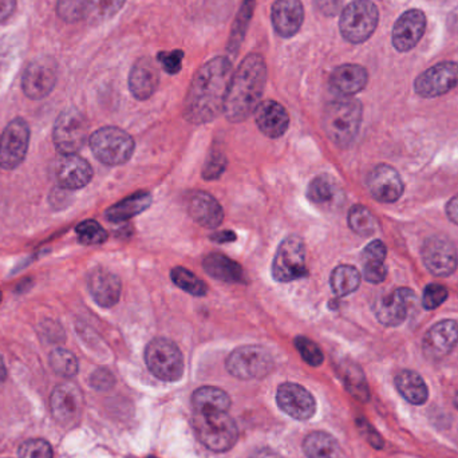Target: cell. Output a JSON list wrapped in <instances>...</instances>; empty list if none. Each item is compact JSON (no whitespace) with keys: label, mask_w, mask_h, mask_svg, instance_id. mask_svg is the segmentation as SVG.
Segmentation results:
<instances>
[{"label":"cell","mask_w":458,"mask_h":458,"mask_svg":"<svg viewBox=\"0 0 458 458\" xmlns=\"http://www.w3.org/2000/svg\"><path fill=\"white\" fill-rule=\"evenodd\" d=\"M232 75L231 61L225 57L211 59L196 72L184 104V117L190 124H208L224 113Z\"/></svg>","instance_id":"1"},{"label":"cell","mask_w":458,"mask_h":458,"mask_svg":"<svg viewBox=\"0 0 458 458\" xmlns=\"http://www.w3.org/2000/svg\"><path fill=\"white\" fill-rule=\"evenodd\" d=\"M267 82V65L260 54H250L243 59L232 75L225 98L224 114L228 121L239 124L255 113L260 104Z\"/></svg>","instance_id":"2"},{"label":"cell","mask_w":458,"mask_h":458,"mask_svg":"<svg viewBox=\"0 0 458 458\" xmlns=\"http://www.w3.org/2000/svg\"><path fill=\"white\" fill-rule=\"evenodd\" d=\"M362 114V104L358 99L342 98L330 102L324 107L322 120L324 133L335 145L347 148L360 133Z\"/></svg>","instance_id":"3"},{"label":"cell","mask_w":458,"mask_h":458,"mask_svg":"<svg viewBox=\"0 0 458 458\" xmlns=\"http://www.w3.org/2000/svg\"><path fill=\"white\" fill-rule=\"evenodd\" d=\"M193 425L201 444L213 452H228L239 439L237 423L228 412H195Z\"/></svg>","instance_id":"4"},{"label":"cell","mask_w":458,"mask_h":458,"mask_svg":"<svg viewBox=\"0 0 458 458\" xmlns=\"http://www.w3.org/2000/svg\"><path fill=\"white\" fill-rule=\"evenodd\" d=\"M90 148L96 159L109 167L127 164L135 153V140L116 127H105L91 135Z\"/></svg>","instance_id":"5"},{"label":"cell","mask_w":458,"mask_h":458,"mask_svg":"<svg viewBox=\"0 0 458 458\" xmlns=\"http://www.w3.org/2000/svg\"><path fill=\"white\" fill-rule=\"evenodd\" d=\"M145 362L151 373L165 382H176L184 374L185 363L176 343L156 338L145 349Z\"/></svg>","instance_id":"6"},{"label":"cell","mask_w":458,"mask_h":458,"mask_svg":"<svg viewBox=\"0 0 458 458\" xmlns=\"http://www.w3.org/2000/svg\"><path fill=\"white\" fill-rule=\"evenodd\" d=\"M378 19V9L371 0H354L340 15V34L350 43H363L373 35Z\"/></svg>","instance_id":"7"},{"label":"cell","mask_w":458,"mask_h":458,"mask_svg":"<svg viewBox=\"0 0 458 458\" xmlns=\"http://www.w3.org/2000/svg\"><path fill=\"white\" fill-rule=\"evenodd\" d=\"M272 277L279 283L295 282L307 276L306 245L298 235L285 237L272 261Z\"/></svg>","instance_id":"8"},{"label":"cell","mask_w":458,"mask_h":458,"mask_svg":"<svg viewBox=\"0 0 458 458\" xmlns=\"http://www.w3.org/2000/svg\"><path fill=\"white\" fill-rule=\"evenodd\" d=\"M274 366L271 353L255 345L237 347L227 360L229 374L245 381L266 378L274 370Z\"/></svg>","instance_id":"9"},{"label":"cell","mask_w":458,"mask_h":458,"mask_svg":"<svg viewBox=\"0 0 458 458\" xmlns=\"http://www.w3.org/2000/svg\"><path fill=\"white\" fill-rule=\"evenodd\" d=\"M88 122L77 109H67L59 114L52 129V141L62 156L77 154L88 138Z\"/></svg>","instance_id":"10"},{"label":"cell","mask_w":458,"mask_h":458,"mask_svg":"<svg viewBox=\"0 0 458 458\" xmlns=\"http://www.w3.org/2000/svg\"><path fill=\"white\" fill-rule=\"evenodd\" d=\"M30 144V128L22 119H15L7 125L0 137V167L12 170L25 161Z\"/></svg>","instance_id":"11"},{"label":"cell","mask_w":458,"mask_h":458,"mask_svg":"<svg viewBox=\"0 0 458 458\" xmlns=\"http://www.w3.org/2000/svg\"><path fill=\"white\" fill-rule=\"evenodd\" d=\"M57 64L50 57L34 59L25 70L22 89L31 99L46 98L57 83Z\"/></svg>","instance_id":"12"},{"label":"cell","mask_w":458,"mask_h":458,"mask_svg":"<svg viewBox=\"0 0 458 458\" xmlns=\"http://www.w3.org/2000/svg\"><path fill=\"white\" fill-rule=\"evenodd\" d=\"M458 85V64L442 62L423 72L415 80V89L423 98L444 96Z\"/></svg>","instance_id":"13"},{"label":"cell","mask_w":458,"mask_h":458,"mask_svg":"<svg viewBox=\"0 0 458 458\" xmlns=\"http://www.w3.org/2000/svg\"><path fill=\"white\" fill-rule=\"evenodd\" d=\"M423 260L434 276H449L457 269V250L450 240L431 237L423 243Z\"/></svg>","instance_id":"14"},{"label":"cell","mask_w":458,"mask_h":458,"mask_svg":"<svg viewBox=\"0 0 458 458\" xmlns=\"http://www.w3.org/2000/svg\"><path fill=\"white\" fill-rule=\"evenodd\" d=\"M280 409L298 421H307L315 415L316 402L313 394L305 387L292 382L280 384L276 392Z\"/></svg>","instance_id":"15"},{"label":"cell","mask_w":458,"mask_h":458,"mask_svg":"<svg viewBox=\"0 0 458 458\" xmlns=\"http://www.w3.org/2000/svg\"><path fill=\"white\" fill-rule=\"evenodd\" d=\"M83 404L82 392L73 384H58L50 398L52 417L65 426L73 425L81 417Z\"/></svg>","instance_id":"16"},{"label":"cell","mask_w":458,"mask_h":458,"mask_svg":"<svg viewBox=\"0 0 458 458\" xmlns=\"http://www.w3.org/2000/svg\"><path fill=\"white\" fill-rule=\"evenodd\" d=\"M415 302V291L402 287L386 297L378 298L374 305V313L384 326H400L407 321L408 314Z\"/></svg>","instance_id":"17"},{"label":"cell","mask_w":458,"mask_h":458,"mask_svg":"<svg viewBox=\"0 0 458 458\" xmlns=\"http://www.w3.org/2000/svg\"><path fill=\"white\" fill-rule=\"evenodd\" d=\"M368 190L379 203L392 204L404 195V182L400 174L390 165L381 164L368 176Z\"/></svg>","instance_id":"18"},{"label":"cell","mask_w":458,"mask_h":458,"mask_svg":"<svg viewBox=\"0 0 458 458\" xmlns=\"http://www.w3.org/2000/svg\"><path fill=\"white\" fill-rule=\"evenodd\" d=\"M458 343V323L454 321L439 322L423 338V354L429 360L439 361L449 355Z\"/></svg>","instance_id":"19"},{"label":"cell","mask_w":458,"mask_h":458,"mask_svg":"<svg viewBox=\"0 0 458 458\" xmlns=\"http://www.w3.org/2000/svg\"><path fill=\"white\" fill-rule=\"evenodd\" d=\"M426 28V17L421 10H409L392 28V46L400 52H407L415 47L423 38Z\"/></svg>","instance_id":"20"},{"label":"cell","mask_w":458,"mask_h":458,"mask_svg":"<svg viewBox=\"0 0 458 458\" xmlns=\"http://www.w3.org/2000/svg\"><path fill=\"white\" fill-rule=\"evenodd\" d=\"M93 179V167L78 154H66L57 165V180L59 187L67 190L85 188Z\"/></svg>","instance_id":"21"},{"label":"cell","mask_w":458,"mask_h":458,"mask_svg":"<svg viewBox=\"0 0 458 458\" xmlns=\"http://www.w3.org/2000/svg\"><path fill=\"white\" fill-rule=\"evenodd\" d=\"M187 211L198 224L206 229H216L224 220V211L219 201L204 190H195L188 195Z\"/></svg>","instance_id":"22"},{"label":"cell","mask_w":458,"mask_h":458,"mask_svg":"<svg viewBox=\"0 0 458 458\" xmlns=\"http://www.w3.org/2000/svg\"><path fill=\"white\" fill-rule=\"evenodd\" d=\"M88 287L97 305L104 308L114 307L121 298V280L109 269L96 268L91 271Z\"/></svg>","instance_id":"23"},{"label":"cell","mask_w":458,"mask_h":458,"mask_svg":"<svg viewBox=\"0 0 458 458\" xmlns=\"http://www.w3.org/2000/svg\"><path fill=\"white\" fill-rule=\"evenodd\" d=\"M272 25L283 38H291L302 27L305 9L300 0H276L272 4Z\"/></svg>","instance_id":"24"},{"label":"cell","mask_w":458,"mask_h":458,"mask_svg":"<svg viewBox=\"0 0 458 458\" xmlns=\"http://www.w3.org/2000/svg\"><path fill=\"white\" fill-rule=\"evenodd\" d=\"M255 121L260 132L269 138H279L290 127V116L285 107L279 102H261L255 110Z\"/></svg>","instance_id":"25"},{"label":"cell","mask_w":458,"mask_h":458,"mask_svg":"<svg viewBox=\"0 0 458 458\" xmlns=\"http://www.w3.org/2000/svg\"><path fill=\"white\" fill-rule=\"evenodd\" d=\"M159 73L153 59L143 57L133 65L129 75V89L138 101L151 98L159 88Z\"/></svg>","instance_id":"26"},{"label":"cell","mask_w":458,"mask_h":458,"mask_svg":"<svg viewBox=\"0 0 458 458\" xmlns=\"http://www.w3.org/2000/svg\"><path fill=\"white\" fill-rule=\"evenodd\" d=\"M368 70L360 65H342L337 67L330 78L331 88L343 97L354 96L368 85Z\"/></svg>","instance_id":"27"},{"label":"cell","mask_w":458,"mask_h":458,"mask_svg":"<svg viewBox=\"0 0 458 458\" xmlns=\"http://www.w3.org/2000/svg\"><path fill=\"white\" fill-rule=\"evenodd\" d=\"M204 269L209 276L224 283H247L245 269L237 261L221 255L211 253L203 261Z\"/></svg>","instance_id":"28"},{"label":"cell","mask_w":458,"mask_h":458,"mask_svg":"<svg viewBox=\"0 0 458 458\" xmlns=\"http://www.w3.org/2000/svg\"><path fill=\"white\" fill-rule=\"evenodd\" d=\"M386 245L381 240H374L366 245L362 252L363 277L369 283L379 284L387 276V268L384 266L386 260Z\"/></svg>","instance_id":"29"},{"label":"cell","mask_w":458,"mask_h":458,"mask_svg":"<svg viewBox=\"0 0 458 458\" xmlns=\"http://www.w3.org/2000/svg\"><path fill=\"white\" fill-rule=\"evenodd\" d=\"M395 387L409 404L421 407L429 398V389L420 374L413 370H402L395 376Z\"/></svg>","instance_id":"30"},{"label":"cell","mask_w":458,"mask_h":458,"mask_svg":"<svg viewBox=\"0 0 458 458\" xmlns=\"http://www.w3.org/2000/svg\"><path fill=\"white\" fill-rule=\"evenodd\" d=\"M151 203H153V198H151V193L137 192L120 201L116 206H110L105 212V216L112 222L127 221V220L143 213L151 206Z\"/></svg>","instance_id":"31"},{"label":"cell","mask_w":458,"mask_h":458,"mask_svg":"<svg viewBox=\"0 0 458 458\" xmlns=\"http://www.w3.org/2000/svg\"><path fill=\"white\" fill-rule=\"evenodd\" d=\"M192 404L195 412H209V410L228 412L231 408V398L219 387L204 386L196 390L192 397Z\"/></svg>","instance_id":"32"},{"label":"cell","mask_w":458,"mask_h":458,"mask_svg":"<svg viewBox=\"0 0 458 458\" xmlns=\"http://www.w3.org/2000/svg\"><path fill=\"white\" fill-rule=\"evenodd\" d=\"M330 285H331L332 292L338 298L347 297L357 291L361 285V274L355 267L349 264H342L338 266L332 271L330 277Z\"/></svg>","instance_id":"33"},{"label":"cell","mask_w":458,"mask_h":458,"mask_svg":"<svg viewBox=\"0 0 458 458\" xmlns=\"http://www.w3.org/2000/svg\"><path fill=\"white\" fill-rule=\"evenodd\" d=\"M256 0H243L242 7L237 12V19L232 26L231 36L228 41V52L237 55L245 41V34L250 27L251 19H252L253 12H255Z\"/></svg>","instance_id":"34"},{"label":"cell","mask_w":458,"mask_h":458,"mask_svg":"<svg viewBox=\"0 0 458 458\" xmlns=\"http://www.w3.org/2000/svg\"><path fill=\"white\" fill-rule=\"evenodd\" d=\"M127 0H85V19L101 25L119 14Z\"/></svg>","instance_id":"35"},{"label":"cell","mask_w":458,"mask_h":458,"mask_svg":"<svg viewBox=\"0 0 458 458\" xmlns=\"http://www.w3.org/2000/svg\"><path fill=\"white\" fill-rule=\"evenodd\" d=\"M303 450L307 458H334L338 444L331 434L314 431L303 442Z\"/></svg>","instance_id":"36"},{"label":"cell","mask_w":458,"mask_h":458,"mask_svg":"<svg viewBox=\"0 0 458 458\" xmlns=\"http://www.w3.org/2000/svg\"><path fill=\"white\" fill-rule=\"evenodd\" d=\"M349 225L353 232L363 237H371L378 229L376 216L365 206H354L350 209Z\"/></svg>","instance_id":"37"},{"label":"cell","mask_w":458,"mask_h":458,"mask_svg":"<svg viewBox=\"0 0 458 458\" xmlns=\"http://www.w3.org/2000/svg\"><path fill=\"white\" fill-rule=\"evenodd\" d=\"M170 277L179 289L193 295V297H206V292H208L206 283L184 267H176V268L172 269Z\"/></svg>","instance_id":"38"},{"label":"cell","mask_w":458,"mask_h":458,"mask_svg":"<svg viewBox=\"0 0 458 458\" xmlns=\"http://www.w3.org/2000/svg\"><path fill=\"white\" fill-rule=\"evenodd\" d=\"M307 198L311 203L326 206L337 198V184L331 177L321 175L308 185Z\"/></svg>","instance_id":"39"},{"label":"cell","mask_w":458,"mask_h":458,"mask_svg":"<svg viewBox=\"0 0 458 458\" xmlns=\"http://www.w3.org/2000/svg\"><path fill=\"white\" fill-rule=\"evenodd\" d=\"M50 366L55 374L72 378L78 373L77 357L69 350L55 349L50 354Z\"/></svg>","instance_id":"40"},{"label":"cell","mask_w":458,"mask_h":458,"mask_svg":"<svg viewBox=\"0 0 458 458\" xmlns=\"http://www.w3.org/2000/svg\"><path fill=\"white\" fill-rule=\"evenodd\" d=\"M78 242L83 245H98L107 240V232L96 220H85L75 228Z\"/></svg>","instance_id":"41"},{"label":"cell","mask_w":458,"mask_h":458,"mask_svg":"<svg viewBox=\"0 0 458 458\" xmlns=\"http://www.w3.org/2000/svg\"><path fill=\"white\" fill-rule=\"evenodd\" d=\"M343 376H345L347 390H349L355 398H358L360 400H369L370 395H369L368 384H366L365 376H363L360 368H357L355 365L346 366Z\"/></svg>","instance_id":"42"},{"label":"cell","mask_w":458,"mask_h":458,"mask_svg":"<svg viewBox=\"0 0 458 458\" xmlns=\"http://www.w3.org/2000/svg\"><path fill=\"white\" fill-rule=\"evenodd\" d=\"M295 347H297L299 354L302 355L303 361L310 366H321L324 361L323 353L321 347L316 345L314 340L308 339L307 337H297L294 340Z\"/></svg>","instance_id":"43"},{"label":"cell","mask_w":458,"mask_h":458,"mask_svg":"<svg viewBox=\"0 0 458 458\" xmlns=\"http://www.w3.org/2000/svg\"><path fill=\"white\" fill-rule=\"evenodd\" d=\"M57 12L65 22H78L85 18V0H58Z\"/></svg>","instance_id":"44"},{"label":"cell","mask_w":458,"mask_h":458,"mask_svg":"<svg viewBox=\"0 0 458 458\" xmlns=\"http://www.w3.org/2000/svg\"><path fill=\"white\" fill-rule=\"evenodd\" d=\"M51 445L44 439H28L19 447V458H52Z\"/></svg>","instance_id":"45"},{"label":"cell","mask_w":458,"mask_h":458,"mask_svg":"<svg viewBox=\"0 0 458 458\" xmlns=\"http://www.w3.org/2000/svg\"><path fill=\"white\" fill-rule=\"evenodd\" d=\"M227 157L221 151H211L209 156L206 157V164H204V179L209 180V182L219 179L224 174V170L227 169Z\"/></svg>","instance_id":"46"},{"label":"cell","mask_w":458,"mask_h":458,"mask_svg":"<svg viewBox=\"0 0 458 458\" xmlns=\"http://www.w3.org/2000/svg\"><path fill=\"white\" fill-rule=\"evenodd\" d=\"M185 54L182 50H174V51H161L157 55V61L161 64L162 69L167 74L175 75L180 73L182 67V59Z\"/></svg>","instance_id":"47"},{"label":"cell","mask_w":458,"mask_h":458,"mask_svg":"<svg viewBox=\"0 0 458 458\" xmlns=\"http://www.w3.org/2000/svg\"><path fill=\"white\" fill-rule=\"evenodd\" d=\"M449 297V292L445 289L444 285L429 284L423 291V305L426 310H434V308L439 307L445 300Z\"/></svg>","instance_id":"48"},{"label":"cell","mask_w":458,"mask_h":458,"mask_svg":"<svg viewBox=\"0 0 458 458\" xmlns=\"http://www.w3.org/2000/svg\"><path fill=\"white\" fill-rule=\"evenodd\" d=\"M90 384L94 389L104 392V390H109L114 384V376L106 369H98L91 374Z\"/></svg>","instance_id":"49"},{"label":"cell","mask_w":458,"mask_h":458,"mask_svg":"<svg viewBox=\"0 0 458 458\" xmlns=\"http://www.w3.org/2000/svg\"><path fill=\"white\" fill-rule=\"evenodd\" d=\"M358 426H360L361 431H362L366 439L370 442L371 446L376 447V449L384 447V441H382L381 436L365 420L358 421Z\"/></svg>","instance_id":"50"},{"label":"cell","mask_w":458,"mask_h":458,"mask_svg":"<svg viewBox=\"0 0 458 458\" xmlns=\"http://www.w3.org/2000/svg\"><path fill=\"white\" fill-rule=\"evenodd\" d=\"M316 9L327 17H334L339 12L340 0H315Z\"/></svg>","instance_id":"51"},{"label":"cell","mask_w":458,"mask_h":458,"mask_svg":"<svg viewBox=\"0 0 458 458\" xmlns=\"http://www.w3.org/2000/svg\"><path fill=\"white\" fill-rule=\"evenodd\" d=\"M17 9V0H0V22L9 19Z\"/></svg>","instance_id":"52"},{"label":"cell","mask_w":458,"mask_h":458,"mask_svg":"<svg viewBox=\"0 0 458 458\" xmlns=\"http://www.w3.org/2000/svg\"><path fill=\"white\" fill-rule=\"evenodd\" d=\"M211 240L219 245H224V243H231L237 240V234L232 231H220L216 234L211 235Z\"/></svg>","instance_id":"53"},{"label":"cell","mask_w":458,"mask_h":458,"mask_svg":"<svg viewBox=\"0 0 458 458\" xmlns=\"http://www.w3.org/2000/svg\"><path fill=\"white\" fill-rule=\"evenodd\" d=\"M446 214L450 221L458 225V195L454 196V198L447 203Z\"/></svg>","instance_id":"54"},{"label":"cell","mask_w":458,"mask_h":458,"mask_svg":"<svg viewBox=\"0 0 458 458\" xmlns=\"http://www.w3.org/2000/svg\"><path fill=\"white\" fill-rule=\"evenodd\" d=\"M251 458H283L279 453L271 449H259L251 455Z\"/></svg>","instance_id":"55"},{"label":"cell","mask_w":458,"mask_h":458,"mask_svg":"<svg viewBox=\"0 0 458 458\" xmlns=\"http://www.w3.org/2000/svg\"><path fill=\"white\" fill-rule=\"evenodd\" d=\"M7 376V370H6V365H4V358L0 357V384L6 379Z\"/></svg>","instance_id":"56"},{"label":"cell","mask_w":458,"mask_h":458,"mask_svg":"<svg viewBox=\"0 0 458 458\" xmlns=\"http://www.w3.org/2000/svg\"><path fill=\"white\" fill-rule=\"evenodd\" d=\"M454 407H455V409L458 410V392H457V394H455V397H454Z\"/></svg>","instance_id":"57"},{"label":"cell","mask_w":458,"mask_h":458,"mask_svg":"<svg viewBox=\"0 0 458 458\" xmlns=\"http://www.w3.org/2000/svg\"><path fill=\"white\" fill-rule=\"evenodd\" d=\"M0 302H2V292H0Z\"/></svg>","instance_id":"58"},{"label":"cell","mask_w":458,"mask_h":458,"mask_svg":"<svg viewBox=\"0 0 458 458\" xmlns=\"http://www.w3.org/2000/svg\"><path fill=\"white\" fill-rule=\"evenodd\" d=\"M148 458H156V457H148Z\"/></svg>","instance_id":"59"}]
</instances>
